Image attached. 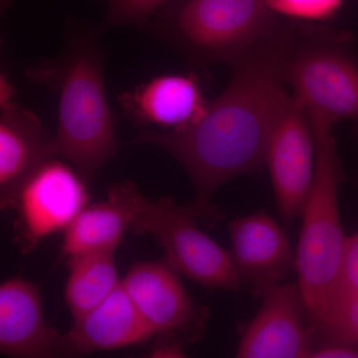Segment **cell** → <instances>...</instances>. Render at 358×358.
<instances>
[{"mask_svg":"<svg viewBox=\"0 0 358 358\" xmlns=\"http://www.w3.org/2000/svg\"><path fill=\"white\" fill-rule=\"evenodd\" d=\"M65 336L70 355H74L141 345L157 333L121 284L100 305L73 319L72 327Z\"/></svg>","mask_w":358,"mask_h":358,"instance_id":"cell-16","label":"cell"},{"mask_svg":"<svg viewBox=\"0 0 358 358\" xmlns=\"http://www.w3.org/2000/svg\"><path fill=\"white\" fill-rule=\"evenodd\" d=\"M310 357L358 358V348L345 343H324L320 346H315Z\"/></svg>","mask_w":358,"mask_h":358,"instance_id":"cell-22","label":"cell"},{"mask_svg":"<svg viewBox=\"0 0 358 358\" xmlns=\"http://www.w3.org/2000/svg\"><path fill=\"white\" fill-rule=\"evenodd\" d=\"M13 0H0V17L4 15L7 8L10 6Z\"/></svg>","mask_w":358,"mask_h":358,"instance_id":"cell-25","label":"cell"},{"mask_svg":"<svg viewBox=\"0 0 358 358\" xmlns=\"http://www.w3.org/2000/svg\"><path fill=\"white\" fill-rule=\"evenodd\" d=\"M345 0H264L279 16L298 21H324L333 17Z\"/></svg>","mask_w":358,"mask_h":358,"instance_id":"cell-19","label":"cell"},{"mask_svg":"<svg viewBox=\"0 0 358 358\" xmlns=\"http://www.w3.org/2000/svg\"><path fill=\"white\" fill-rule=\"evenodd\" d=\"M262 305L242 334L240 358L310 357L315 329L299 284L275 285L260 294ZM310 319V317H308Z\"/></svg>","mask_w":358,"mask_h":358,"instance_id":"cell-9","label":"cell"},{"mask_svg":"<svg viewBox=\"0 0 358 358\" xmlns=\"http://www.w3.org/2000/svg\"><path fill=\"white\" fill-rule=\"evenodd\" d=\"M296 23L284 22L271 36L229 63L227 88L208 101L199 120L178 131L145 129L134 143L162 148L192 180L195 203L218 213L211 199L237 176L256 174L265 164L268 138L288 101L287 63Z\"/></svg>","mask_w":358,"mask_h":358,"instance_id":"cell-1","label":"cell"},{"mask_svg":"<svg viewBox=\"0 0 358 358\" xmlns=\"http://www.w3.org/2000/svg\"><path fill=\"white\" fill-rule=\"evenodd\" d=\"M292 95L329 122L358 120V63L341 35L296 24L287 63Z\"/></svg>","mask_w":358,"mask_h":358,"instance_id":"cell-5","label":"cell"},{"mask_svg":"<svg viewBox=\"0 0 358 358\" xmlns=\"http://www.w3.org/2000/svg\"><path fill=\"white\" fill-rule=\"evenodd\" d=\"M178 273L166 262L141 261L122 278V287L157 334L197 338L206 313L193 303Z\"/></svg>","mask_w":358,"mask_h":358,"instance_id":"cell-10","label":"cell"},{"mask_svg":"<svg viewBox=\"0 0 358 358\" xmlns=\"http://www.w3.org/2000/svg\"><path fill=\"white\" fill-rule=\"evenodd\" d=\"M154 18L160 38L200 64H229L284 24L264 0H167Z\"/></svg>","mask_w":358,"mask_h":358,"instance_id":"cell-4","label":"cell"},{"mask_svg":"<svg viewBox=\"0 0 358 358\" xmlns=\"http://www.w3.org/2000/svg\"><path fill=\"white\" fill-rule=\"evenodd\" d=\"M141 197L138 186L124 180L110 187L105 200L90 202L63 232L60 259L115 252L129 231Z\"/></svg>","mask_w":358,"mask_h":358,"instance_id":"cell-15","label":"cell"},{"mask_svg":"<svg viewBox=\"0 0 358 358\" xmlns=\"http://www.w3.org/2000/svg\"><path fill=\"white\" fill-rule=\"evenodd\" d=\"M51 157L53 136L34 113L16 103L0 110V213L11 210L23 181Z\"/></svg>","mask_w":358,"mask_h":358,"instance_id":"cell-14","label":"cell"},{"mask_svg":"<svg viewBox=\"0 0 358 358\" xmlns=\"http://www.w3.org/2000/svg\"><path fill=\"white\" fill-rule=\"evenodd\" d=\"M0 46H1V38H0ZM14 96H15V90L6 75L0 70V110L15 103L14 102Z\"/></svg>","mask_w":358,"mask_h":358,"instance_id":"cell-24","label":"cell"},{"mask_svg":"<svg viewBox=\"0 0 358 358\" xmlns=\"http://www.w3.org/2000/svg\"><path fill=\"white\" fill-rule=\"evenodd\" d=\"M88 183L62 157H49L33 169L11 207L15 213L14 239L23 254L31 253L45 239L69 227L90 203Z\"/></svg>","mask_w":358,"mask_h":358,"instance_id":"cell-7","label":"cell"},{"mask_svg":"<svg viewBox=\"0 0 358 358\" xmlns=\"http://www.w3.org/2000/svg\"><path fill=\"white\" fill-rule=\"evenodd\" d=\"M26 76L57 94L56 155L76 167L88 182L93 180L117 150L96 33L73 30L57 57L31 66Z\"/></svg>","mask_w":358,"mask_h":358,"instance_id":"cell-2","label":"cell"},{"mask_svg":"<svg viewBox=\"0 0 358 358\" xmlns=\"http://www.w3.org/2000/svg\"><path fill=\"white\" fill-rule=\"evenodd\" d=\"M148 357L159 358L185 357V352L183 346L176 341H162L152 346L148 352Z\"/></svg>","mask_w":358,"mask_h":358,"instance_id":"cell-23","label":"cell"},{"mask_svg":"<svg viewBox=\"0 0 358 358\" xmlns=\"http://www.w3.org/2000/svg\"><path fill=\"white\" fill-rule=\"evenodd\" d=\"M228 231L231 259L240 281L258 296L296 271V255L288 236L266 212L233 219Z\"/></svg>","mask_w":358,"mask_h":358,"instance_id":"cell-12","label":"cell"},{"mask_svg":"<svg viewBox=\"0 0 358 358\" xmlns=\"http://www.w3.org/2000/svg\"><path fill=\"white\" fill-rule=\"evenodd\" d=\"M310 115L315 141V173L301 217L296 272L310 322L331 298L346 237L338 209L341 164L333 136L334 124Z\"/></svg>","mask_w":358,"mask_h":358,"instance_id":"cell-3","label":"cell"},{"mask_svg":"<svg viewBox=\"0 0 358 358\" xmlns=\"http://www.w3.org/2000/svg\"><path fill=\"white\" fill-rule=\"evenodd\" d=\"M134 124L160 131H178L199 120L206 110L201 80L195 73L162 74L119 98Z\"/></svg>","mask_w":358,"mask_h":358,"instance_id":"cell-13","label":"cell"},{"mask_svg":"<svg viewBox=\"0 0 358 358\" xmlns=\"http://www.w3.org/2000/svg\"><path fill=\"white\" fill-rule=\"evenodd\" d=\"M336 292H358V233L346 237L333 294Z\"/></svg>","mask_w":358,"mask_h":358,"instance_id":"cell-21","label":"cell"},{"mask_svg":"<svg viewBox=\"0 0 358 358\" xmlns=\"http://www.w3.org/2000/svg\"><path fill=\"white\" fill-rule=\"evenodd\" d=\"M0 355L20 358L70 355L65 334L45 319L38 285L21 275L0 282Z\"/></svg>","mask_w":358,"mask_h":358,"instance_id":"cell-11","label":"cell"},{"mask_svg":"<svg viewBox=\"0 0 358 358\" xmlns=\"http://www.w3.org/2000/svg\"><path fill=\"white\" fill-rule=\"evenodd\" d=\"M197 219L215 221L195 202L178 205L169 197H141L129 232L157 238L166 251V263L207 288L238 292L242 289L229 252L196 227Z\"/></svg>","mask_w":358,"mask_h":358,"instance_id":"cell-6","label":"cell"},{"mask_svg":"<svg viewBox=\"0 0 358 358\" xmlns=\"http://www.w3.org/2000/svg\"><path fill=\"white\" fill-rule=\"evenodd\" d=\"M326 343L358 348V292H336L313 322Z\"/></svg>","mask_w":358,"mask_h":358,"instance_id":"cell-18","label":"cell"},{"mask_svg":"<svg viewBox=\"0 0 358 358\" xmlns=\"http://www.w3.org/2000/svg\"><path fill=\"white\" fill-rule=\"evenodd\" d=\"M107 4L106 20L113 25L143 27L167 0H99Z\"/></svg>","mask_w":358,"mask_h":358,"instance_id":"cell-20","label":"cell"},{"mask_svg":"<svg viewBox=\"0 0 358 358\" xmlns=\"http://www.w3.org/2000/svg\"><path fill=\"white\" fill-rule=\"evenodd\" d=\"M64 289L66 305L72 319L100 305L121 285L115 252L85 254L67 259Z\"/></svg>","mask_w":358,"mask_h":358,"instance_id":"cell-17","label":"cell"},{"mask_svg":"<svg viewBox=\"0 0 358 358\" xmlns=\"http://www.w3.org/2000/svg\"><path fill=\"white\" fill-rule=\"evenodd\" d=\"M315 141L307 109L292 94L268 138L265 164L282 218L301 216L315 173Z\"/></svg>","mask_w":358,"mask_h":358,"instance_id":"cell-8","label":"cell"}]
</instances>
